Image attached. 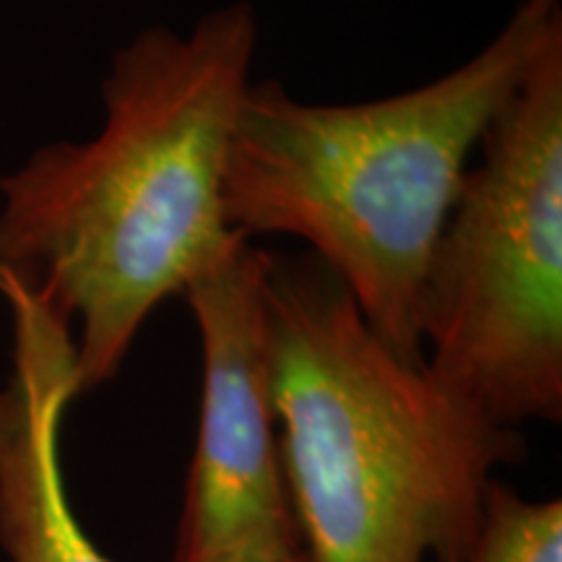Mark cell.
Here are the masks:
<instances>
[{
	"label": "cell",
	"instance_id": "6da1fadb",
	"mask_svg": "<svg viewBox=\"0 0 562 562\" xmlns=\"http://www.w3.org/2000/svg\"><path fill=\"white\" fill-rule=\"evenodd\" d=\"M250 5L191 34L151 26L112 58L104 128L0 180V271L79 321V391L108 383L146 318L250 240L224 220V167L250 87Z\"/></svg>",
	"mask_w": 562,
	"mask_h": 562
},
{
	"label": "cell",
	"instance_id": "7a4b0ae2",
	"mask_svg": "<svg viewBox=\"0 0 562 562\" xmlns=\"http://www.w3.org/2000/svg\"><path fill=\"white\" fill-rule=\"evenodd\" d=\"M269 385L281 469L315 562H467L521 432L396 357L313 252H271Z\"/></svg>",
	"mask_w": 562,
	"mask_h": 562
},
{
	"label": "cell",
	"instance_id": "3957f363",
	"mask_svg": "<svg viewBox=\"0 0 562 562\" xmlns=\"http://www.w3.org/2000/svg\"><path fill=\"white\" fill-rule=\"evenodd\" d=\"M560 32V9L526 0L461 68L360 104H307L279 81H250L224 167V220L245 237L311 245L372 334L425 364L419 300L435 243L484 133Z\"/></svg>",
	"mask_w": 562,
	"mask_h": 562
},
{
	"label": "cell",
	"instance_id": "277c9868",
	"mask_svg": "<svg viewBox=\"0 0 562 562\" xmlns=\"http://www.w3.org/2000/svg\"><path fill=\"white\" fill-rule=\"evenodd\" d=\"M427 263L425 368L503 427L562 417V32L484 133Z\"/></svg>",
	"mask_w": 562,
	"mask_h": 562
},
{
	"label": "cell",
	"instance_id": "5b68a950",
	"mask_svg": "<svg viewBox=\"0 0 562 562\" xmlns=\"http://www.w3.org/2000/svg\"><path fill=\"white\" fill-rule=\"evenodd\" d=\"M269 258L240 240L182 294L201 334L203 385L175 562H211L245 542L300 533L271 406Z\"/></svg>",
	"mask_w": 562,
	"mask_h": 562
},
{
	"label": "cell",
	"instance_id": "8992f818",
	"mask_svg": "<svg viewBox=\"0 0 562 562\" xmlns=\"http://www.w3.org/2000/svg\"><path fill=\"white\" fill-rule=\"evenodd\" d=\"M13 321L11 372L0 385V547L11 562H112L83 531L60 467V425L79 396L70 318L0 271Z\"/></svg>",
	"mask_w": 562,
	"mask_h": 562
},
{
	"label": "cell",
	"instance_id": "52a82bcc",
	"mask_svg": "<svg viewBox=\"0 0 562 562\" xmlns=\"http://www.w3.org/2000/svg\"><path fill=\"white\" fill-rule=\"evenodd\" d=\"M467 562H562V501H526L492 480Z\"/></svg>",
	"mask_w": 562,
	"mask_h": 562
},
{
	"label": "cell",
	"instance_id": "ba28073f",
	"mask_svg": "<svg viewBox=\"0 0 562 562\" xmlns=\"http://www.w3.org/2000/svg\"><path fill=\"white\" fill-rule=\"evenodd\" d=\"M211 562H315L300 533L292 537H266L256 542L232 547Z\"/></svg>",
	"mask_w": 562,
	"mask_h": 562
},
{
	"label": "cell",
	"instance_id": "9c48e42d",
	"mask_svg": "<svg viewBox=\"0 0 562 562\" xmlns=\"http://www.w3.org/2000/svg\"><path fill=\"white\" fill-rule=\"evenodd\" d=\"M529 3L537 5V9H542V11L558 9V0H529Z\"/></svg>",
	"mask_w": 562,
	"mask_h": 562
}]
</instances>
